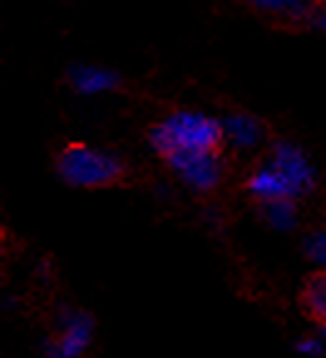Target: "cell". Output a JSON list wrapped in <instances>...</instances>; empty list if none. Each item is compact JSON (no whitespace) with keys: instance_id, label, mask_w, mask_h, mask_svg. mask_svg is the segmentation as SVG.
<instances>
[{"instance_id":"obj_8","label":"cell","mask_w":326,"mask_h":358,"mask_svg":"<svg viewBox=\"0 0 326 358\" xmlns=\"http://www.w3.org/2000/svg\"><path fill=\"white\" fill-rule=\"evenodd\" d=\"M67 82L77 94H85V96L116 92L121 87L119 74L106 67H94V64H74V67H69Z\"/></svg>"},{"instance_id":"obj_10","label":"cell","mask_w":326,"mask_h":358,"mask_svg":"<svg viewBox=\"0 0 326 358\" xmlns=\"http://www.w3.org/2000/svg\"><path fill=\"white\" fill-rule=\"evenodd\" d=\"M311 25L326 32V0H314L311 6Z\"/></svg>"},{"instance_id":"obj_3","label":"cell","mask_w":326,"mask_h":358,"mask_svg":"<svg viewBox=\"0 0 326 358\" xmlns=\"http://www.w3.org/2000/svg\"><path fill=\"white\" fill-rule=\"evenodd\" d=\"M311 185V169L304 153L290 143H274L267 164H260L250 173L245 190L255 203L297 201Z\"/></svg>"},{"instance_id":"obj_2","label":"cell","mask_w":326,"mask_h":358,"mask_svg":"<svg viewBox=\"0 0 326 358\" xmlns=\"http://www.w3.org/2000/svg\"><path fill=\"white\" fill-rule=\"evenodd\" d=\"M55 171L72 188L104 190L132 183V169L124 158L82 141H69L55 153Z\"/></svg>"},{"instance_id":"obj_5","label":"cell","mask_w":326,"mask_h":358,"mask_svg":"<svg viewBox=\"0 0 326 358\" xmlns=\"http://www.w3.org/2000/svg\"><path fill=\"white\" fill-rule=\"evenodd\" d=\"M253 15L284 30H302L311 25V6L314 0H240Z\"/></svg>"},{"instance_id":"obj_7","label":"cell","mask_w":326,"mask_h":358,"mask_svg":"<svg viewBox=\"0 0 326 358\" xmlns=\"http://www.w3.org/2000/svg\"><path fill=\"white\" fill-rule=\"evenodd\" d=\"M297 306L311 324L326 331V267L314 269L302 280Z\"/></svg>"},{"instance_id":"obj_9","label":"cell","mask_w":326,"mask_h":358,"mask_svg":"<svg viewBox=\"0 0 326 358\" xmlns=\"http://www.w3.org/2000/svg\"><path fill=\"white\" fill-rule=\"evenodd\" d=\"M306 252L311 259H319L326 267V232H316L309 237V245H306Z\"/></svg>"},{"instance_id":"obj_1","label":"cell","mask_w":326,"mask_h":358,"mask_svg":"<svg viewBox=\"0 0 326 358\" xmlns=\"http://www.w3.org/2000/svg\"><path fill=\"white\" fill-rule=\"evenodd\" d=\"M148 143L163 161H169L178 153L225 151L227 146L225 127L220 119L193 109L171 111L161 122L151 124Z\"/></svg>"},{"instance_id":"obj_6","label":"cell","mask_w":326,"mask_h":358,"mask_svg":"<svg viewBox=\"0 0 326 358\" xmlns=\"http://www.w3.org/2000/svg\"><path fill=\"white\" fill-rule=\"evenodd\" d=\"M222 127H225V141L230 146L240 148V151L257 148L267 141V124L255 114H248V111L227 114L222 119Z\"/></svg>"},{"instance_id":"obj_4","label":"cell","mask_w":326,"mask_h":358,"mask_svg":"<svg viewBox=\"0 0 326 358\" xmlns=\"http://www.w3.org/2000/svg\"><path fill=\"white\" fill-rule=\"evenodd\" d=\"M169 169L188 185L193 193L211 195L222 185L227 176L225 151H198V153H178L166 161Z\"/></svg>"}]
</instances>
